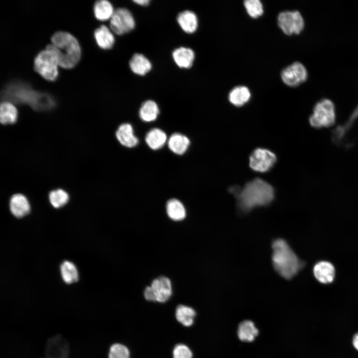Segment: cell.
<instances>
[{"label": "cell", "instance_id": "5b68a950", "mask_svg": "<svg viewBox=\"0 0 358 358\" xmlns=\"http://www.w3.org/2000/svg\"><path fill=\"white\" fill-rule=\"evenodd\" d=\"M59 66V60L56 54L47 48L38 54L34 62L35 71L49 81H54L57 79Z\"/></svg>", "mask_w": 358, "mask_h": 358}, {"label": "cell", "instance_id": "277c9868", "mask_svg": "<svg viewBox=\"0 0 358 358\" xmlns=\"http://www.w3.org/2000/svg\"><path fill=\"white\" fill-rule=\"evenodd\" d=\"M272 262L275 270L283 278H292L302 267V263L284 240H275L272 244Z\"/></svg>", "mask_w": 358, "mask_h": 358}, {"label": "cell", "instance_id": "603a6c76", "mask_svg": "<svg viewBox=\"0 0 358 358\" xmlns=\"http://www.w3.org/2000/svg\"><path fill=\"white\" fill-rule=\"evenodd\" d=\"M17 110L14 105L8 101L1 102L0 108V120L1 124L6 125L16 122Z\"/></svg>", "mask_w": 358, "mask_h": 358}, {"label": "cell", "instance_id": "4316f807", "mask_svg": "<svg viewBox=\"0 0 358 358\" xmlns=\"http://www.w3.org/2000/svg\"><path fill=\"white\" fill-rule=\"evenodd\" d=\"M166 208L169 217L173 220H183L186 216L183 205L177 199L173 198L169 200L167 203Z\"/></svg>", "mask_w": 358, "mask_h": 358}, {"label": "cell", "instance_id": "2e32d148", "mask_svg": "<svg viewBox=\"0 0 358 358\" xmlns=\"http://www.w3.org/2000/svg\"><path fill=\"white\" fill-rule=\"evenodd\" d=\"M116 136L120 143L126 147H134L139 142L138 139L133 133L132 126L129 123L121 124L116 131Z\"/></svg>", "mask_w": 358, "mask_h": 358}, {"label": "cell", "instance_id": "ba28073f", "mask_svg": "<svg viewBox=\"0 0 358 358\" xmlns=\"http://www.w3.org/2000/svg\"><path fill=\"white\" fill-rule=\"evenodd\" d=\"M277 23L282 31L287 35L299 34L304 26L302 16L298 11H284L277 17Z\"/></svg>", "mask_w": 358, "mask_h": 358}, {"label": "cell", "instance_id": "83f0119b", "mask_svg": "<svg viewBox=\"0 0 358 358\" xmlns=\"http://www.w3.org/2000/svg\"><path fill=\"white\" fill-rule=\"evenodd\" d=\"M195 314V311L192 308L183 305L178 306L176 311L177 320L187 327L192 325Z\"/></svg>", "mask_w": 358, "mask_h": 358}, {"label": "cell", "instance_id": "3957f363", "mask_svg": "<svg viewBox=\"0 0 358 358\" xmlns=\"http://www.w3.org/2000/svg\"><path fill=\"white\" fill-rule=\"evenodd\" d=\"M239 206L243 211L269 203L274 197L272 187L261 179L248 182L237 194Z\"/></svg>", "mask_w": 358, "mask_h": 358}, {"label": "cell", "instance_id": "30bf717a", "mask_svg": "<svg viewBox=\"0 0 358 358\" xmlns=\"http://www.w3.org/2000/svg\"><path fill=\"white\" fill-rule=\"evenodd\" d=\"M282 80L286 85L296 87L306 81L307 72L304 66L296 62L284 68L281 73Z\"/></svg>", "mask_w": 358, "mask_h": 358}, {"label": "cell", "instance_id": "e575fe53", "mask_svg": "<svg viewBox=\"0 0 358 358\" xmlns=\"http://www.w3.org/2000/svg\"><path fill=\"white\" fill-rule=\"evenodd\" d=\"M133 1L136 4L142 6H147L149 4L150 1L149 0H133Z\"/></svg>", "mask_w": 358, "mask_h": 358}, {"label": "cell", "instance_id": "e0dca14e", "mask_svg": "<svg viewBox=\"0 0 358 358\" xmlns=\"http://www.w3.org/2000/svg\"><path fill=\"white\" fill-rule=\"evenodd\" d=\"M313 271L316 279L321 283H330L334 280L335 268L329 262L322 261L318 263L314 266Z\"/></svg>", "mask_w": 358, "mask_h": 358}, {"label": "cell", "instance_id": "8992f818", "mask_svg": "<svg viewBox=\"0 0 358 358\" xmlns=\"http://www.w3.org/2000/svg\"><path fill=\"white\" fill-rule=\"evenodd\" d=\"M335 120V107L333 103L328 99H324L317 102L310 116V124L314 127H329Z\"/></svg>", "mask_w": 358, "mask_h": 358}, {"label": "cell", "instance_id": "836d02e7", "mask_svg": "<svg viewBox=\"0 0 358 358\" xmlns=\"http://www.w3.org/2000/svg\"><path fill=\"white\" fill-rule=\"evenodd\" d=\"M144 295L145 299L148 301H156L154 291L151 286H147L144 290Z\"/></svg>", "mask_w": 358, "mask_h": 358}, {"label": "cell", "instance_id": "4fadbf2b", "mask_svg": "<svg viewBox=\"0 0 358 358\" xmlns=\"http://www.w3.org/2000/svg\"><path fill=\"white\" fill-rule=\"evenodd\" d=\"M61 338L55 337L51 339L47 344L46 357L45 358H67L68 347Z\"/></svg>", "mask_w": 358, "mask_h": 358}, {"label": "cell", "instance_id": "9a60e30c", "mask_svg": "<svg viewBox=\"0 0 358 358\" xmlns=\"http://www.w3.org/2000/svg\"><path fill=\"white\" fill-rule=\"evenodd\" d=\"M177 20L182 30L185 33L195 32L198 27V18L194 12L186 10L179 13Z\"/></svg>", "mask_w": 358, "mask_h": 358}, {"label": "cell", "instance_id": "1f68e13d", "mask_svg": "<svg viewBox=\"0 0 358 358\" xmlns=\"http://www.w3.org/2000/svg\"><path fill=\"white\" fill-rule=\"evenodd\" d=\"M130 353L125 346L120 344L112 345L108 353V358H129Z\"/></svg>", "mask_w": 358, "mask_h": 358}, {"label": "cell", "instance_id": "4dcf8cb0", "mask_svg": "<svg viewBox=\"0 0 358 358\" xmlns=\"http://www.w3.org/2000/svg\"><path fill=\"white\" fill-rule=\"evenodd\" d=\"M244 4L249 15L253 18L258 17L263 13V5L259 0H246Z\"/></svg>", "mask_w": 358, "mask_h": 358}, {"label": "cell", "instance_id": "d6a6232c", "mask_svg": "<svg viewBox=\"0 0 358 358\" xmlns=\"http://www.w3.org/2000/svg\"><path fill=\"white\" fill-rule=\"evenodd\" d=\"M191 350L185 345H177L173 351V358H192Z\"/></svg>", "mask_w": 358, "mask_h": 358}, {"label": "cell", "instance_id": "f1b7e54d", "mask_svg": "<svg viewBox=\"0 0 358 358\" xmlns=\"http://www.w3.org/2000/svg\"><path fill=\"white\" fill-rule=\"evenodd\" d=\"M63 280L67 284H71L78 280L79 275L75 265L70 262H64L60 267Z\"/></svg>", "mask_w": 358, "mask_h": 358}, {"label": "cell", "instance_id": "7402d4cb", "mask_svg": "<svg viewBox=\"0 0 358 358\" xmlns=\"http://www.w3.org/2000/svg\"><path fill=\"white\" fill-rule=\"evenodd\" d=\"M251 97L249 89L243 86L234 88L229 92L228 99L230 102L236 106H241L247 103Z\"/></svg>", "mask_w": 358, "mask_h": 358}, {"label": "cell", "instance_id": "cb8c5ba5", "mask_svg": "<svg viewBox=\"0 0 358 358\" xmlns=\"http://www.w3.org/2000/svg\"><path fill=\"white\" fill-rule=\"evenodd\" d=\"M145 141L150 148L158 150L165 144L167 136L163 130L159 128H153L147 133Z\"/></svg>", "mask_w": 358, "mask_h": 358}, {"label": "cell", "instance_id": "ac0fdd59", "mask_svg": "<svg viewBox=\"0 0 358 358\" xmlns=\"http://www.w3.org/2000/svg\"><path fill=\"white\" fill-rule=\"evenodd\" d=\"M131 71L135 74L144 76L152 69V64L149 59L140 53L134 54L129 63Z\"/></svg>", "mask_w": 358, "mask_h": 358}, {"label": "cell", "instance_id": "7c38bea8", "mask_svg": "<svg viewBox=\"0 0 358 358\" xmlns=\"http://www.w3.org/2000/svg\"><path fill=\"white\" fill-rule=\"evenodd\" d=\"M172 57L175 63L179 67L188 69L191 68L193 64L195 53L189 48L180 47L173 51Z\"/></svg>", "mask_w": 358, "mask_h": 358}, {"label": "cell", "instance_id": "d6986e66", "mask_svg": "<svg viewBox=\"0 0 358 358\" xmlns=\"http://www.w3.org/2000/svg\"><path fill=\"white\" fill-rule=\"evenodd\" d=\"M94 36L97 44L102 49H110L114 44V36L105 25H101L97 28L94 32Z\"/></svg>", "mask_w": 358, "mask_h": 358}, {"label": "cell", "instance_id": "9c48e42d", "mask_svg": "<svg viewBox=\"0 0 358 358\" xmlns=\"http://www.w3.org/2000/svg\"><path fill=\"white\" fill-rule=\"evenodd\" d=\"M276 159L274 154L269 150L258 148L250 156V166L255 171L265 172L273 166Z\"/></svg>", "mask_w": 358, "mask_h": 358}, {"label": "cell", "instance_id": "6da1fadb", "mask_svg": "<svg viewBox=\"0 0 358 358\" xmlns=\"http://www.w3.org/2000/svg\"><path fill=\"white\" fill-rule=\"evenodd\" d=\"M2 95L8 101L27 104L36 110H48L55 104L50 95L35 91L28 85L20 82L8 85Z\"/></svg>", "mask_w": 358, "mask_h": 358}, {"label": "cell", "instance_id": "484cf974", "mask_svg": "<svg viewBox=\"0 0 358 358\" xmlns=\"http://www.w3.org/2000/svg\"><path fill=\"white\" fill-rule=\"evenodd\" d=\"M157 104L153 100H148L142 103L139 110V116L145 122L153 121L159 114Z\"/></svg>", "mask_w": 358, "mask_h": 358}, {"label": "cell", "instance_id": "ffe728a7", "mask_svg": "<svg viewBox=\"0 0 358 358\" xmlns=\"http://www.w3.org/2000/svg\"><path fill=\"white\" fill-rule=\"evenodd\" d=\"M259 331L255 324L251 320H245L238 326L237 335L239 339L243 342H253L258 335Z\"/></svg>", "mask_w": 358, "mask_h": 358}, {"label": "cell", "instance_id": "7a4b0ae2", "mask_svg": "<svg viewBox=\"0 0 358 358\" xmlns=\"http://www.w3.org/2000/svg\"><path fill=\"white\" fill-rule=\"evenodd\" d=\"M51 42L46 48L56 54L60 66L71 69L78 64L81 56V49L74 36L67 32H57L52 36Z\"/></svg>", "mask_w": 358, "mask_h": 358}, {"label": "cell", "instance_id": "8fae6325", "mask_svg": "<svg viewBox=\"0 0 358 358\" xmlns=\"http://www.w3.org/2000/svg\"><path fill=\"white\" fill-rule=\"evenodd\" d=\"M156 298V301L165 302L172 293L171 282L166 276H161L155 278L151 285Z\"/></svg>", "mask_w": 358, "mask_h": 358}, {"label": "cell", "instance_id": "52a82bcc", "mask_svg": "<svg viewBox=\"0 0 358 358\" xmlns=\"http://www.w3.org/2000/svg\"><path fill=\"white\" fill-rule=\"evenodd\" d=\"M110 27L117 35H121L132 31L135 26L131 12L126 8H118L110 19Z\"/></svg>", "mask_w": 358, "mask_h": 358}, {"label": "cell", "instance_id": "d4e9b609", "mask_svg": "<svg viewBox=\"0 0 358 358\" xmlns=\"http://www.w3.org/2000/svg\"><path fill=\"white\" fill-rule=\"evenodd\" d=\"M95 18L100 21L110 19L114 10L112 4L106 0L97 1L93 7Z\"/></svg>", "mask_w": 358, "mask_h": 358}, {"label": "cell", "instance_id": "5bb4252c", "mask_svg": "<svg viewBox=\"0 0 358 358\" xmlns=\"http://www.w3.org/2000/svg\"><path fill=\"white\" fill-rule=\"evenodd\" d=\"M9 208L12 214L17 218H21L27 215L30 206L26 197L23 194L17 193L13 195L9 201Z\"/></svg>", "mask_w": 358, "mask_h": 358}, {"label": "cell", "instance_id": "44dd1931", "mask_svg": "<svg viewBox=\"0 0 358 358\" xmlns=\"http://www.w3.org/2000/svg\"><path fill=\"white\" fill-rule=\"evenodd\" d=\"M168 143L169 149L177 155H182L187 150L190 141L186 136L176 133L170 136Z\"/></svg>", "mask_w": 358, "mask_h": 358}, {"label": "cell", "instance_id": "d590c367", "mask_svg": "<svg viewBox=\"0 0 358 358\" xmlns=\"http://www.w3.org/2000/svg\"><path fill=\"white\" fill-rule=\"evenodd\" d=\"M353 343L354 347L358 351V333L354 336Z\"/></svg>", "mask_w": 358, "mask_h": 358}, {"label": "cell", "instance_id": "f546056e", "mask_svg": "<svg viewBox=\"0 0 358 358\" xmlns=\"http://www.w3.org/2000/svg\"><path fill=\"white\" fill-rule=\"evenodd\" d=\"M49 201L52 205L56 208L64 206L69 200L68 193L62 189L51 191L49 195Z\"/></svg>", "mask_w": 358, "mask_h": 358}]
</instances>
